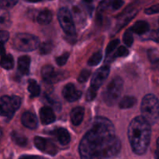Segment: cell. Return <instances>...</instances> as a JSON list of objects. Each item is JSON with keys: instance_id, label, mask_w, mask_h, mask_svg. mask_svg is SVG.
<instances>
[{"instance_id": "6da1fadb", "label": "cell", "mask_w": 159, "mask_h": 159, "mask_svg": "<svg viewBox=\"0 0 159 159\" xmlns=\"http://www.w3.org/2000/svg\"><path fill=\"white\" fill-rule=\"evenodd\" d=\"M120 149L113 123L102 116L94 120L79 144L81 159H108L118 155Z\"/></svg>"}, {"instance_id": "7a4b0ae2", "label": "cell", "mask_w": 159, "mask_h": 159, "mask_svg": "<svg viewBox=\"0 0 159 159\" xmlns=\"http://www.w3.org/2000/svg\"><path fill=\"white\" fill-rule=\"evenodd\" d=\"M127 135L133 152L137 155H144L150 144L151 124L143 116H137L130 123Z\"/></svg>"}, {"instance_id": "3957f363", "label": "cell", "mask_w": 159, "mask_h": 159, "mask_svg": "<svg viewBox=\"0 0 159 159\" xmlns=\"http://www.w3.org/2000/svg\"><path fill=\"white\" fill-rule=\"evenodd\" d=\"M142 116L150 124L159 120V100L153 94H148L143 99L141 106Z\"/></svg>"}, {"instance_id": "277c9868", "label": "cell", "mask_w": 159, "mask_h": 159, "mask_svg": "<svg viewBox=\"0 0 159 159\" xmlns=\"http://www.w3.org/2000/svg\"><path fill=\"white\" fill-rule=\"evenodd\" d=\"M122 79L120 77H114L111 82L107 85L102 93V98L108 106H113L120 99L123 90Z\"/></svg>"}, {"instance_id": "5b68a950", "label": "cell", "mask_w": 159, "mask_h": 159, "mask_svg": "<svg viewBox=\"0 0 159 159\" xmlns=\"http://www.w3.org/2000/svg\"><path fill=\"white\" fill-rule=\"evenodd\" d=\"M39 39L26 33L17 34L12 39V46L16 50L23 52L34 51L39 47Z\"/></svg>"}, {"instance_id": "8992f818", "label": "cell", "mask_w": 159, "mask_h": 159, "mask_svg": "<svg viewBox=\"0 0 159 159\" xmlns=\"http://www.w3.org/2000/svg\"><path fill=\"white\" fill-rule=\"evenodd\" d=\"M21 105V99L16 96H4L0 98V115L12 116Z\"/></svg>"}, {"instance_id": "52a82bcc", "label": "cell", "mask_w": 159, "mask_h": 159, "mask_svg": "<svg viewBox=\"0 0 159 159\" xmlns=\"http://www.w3.org/2000/svg\"><path fill=\"white\" fill-rule=\"evenodd\" d=\"M59 23L65 34L69 36L75 35V26L73 20L72 14L67 8H61L57 12Z\"/></svg>"}, {"instance_id": "ba28073f", "label": "cell", "mask_w": 159, "mask_h": 159, "mask_svg": "<svg viewBox=\"0 0 159 159\" xmlns=\"http://www.w3.org/2000/svg\"><path fill=\"white\" fill-rule=\"evenodd\" d=\"M34 144L38 150L47 155L54 156L58 152L57 147L55 144L52 142L51 140L41 137H35L34 138Z\"/></svg>"}, {"instance_id": "9c48e42d", "label": "cell", "mask_w": 159, "mask_h": 159, "mask_svg": "<svg viewBox=\"0 0 159 159\" xmlns=\"http://www.w3.org/2000/svg\"><path fill=\"white\" fill-rule=\"evenodd\" d=\"M109 74H110V67L108 65H105L99 68L94 73L92 78L91 87L96 89L100 88L101 85H102V84L109 76Z\"/></svg>"}, {"instance_id": "30bf717a", "label": "cell", "mask_w": 159, "mask_h": 159, "mask_svg": "<svg viewBox=\"0 0 159 159\" xmlns=\"http://www.w3.org/2000/svg\"><path fill=\"white\" fill-rule=\"evenodd\" d=\"M64 98L68 102H75L79 99L82 96V92L78 89L72 83H68L65 85L62 90Z\"/></svg>"}, {"instance_id": "8fae6325", "label": "cell", "mask_w": 159, "mask_h": 159, "mask_svg": "<svg viewBox=\"0 0 159 159\" xmlns=\"http://www.w3.org/2000/svg\"><path fill=\"white\" fill-rule=\"evenodd\" d=\"M21 122L24 127L31 129V130L37 128V124H38V121H37L36 115L34 113L30 111L25 112L22 115Z\"/></svg>"}, {"instance_id": "7c38bea8", "label": "cell", "mask_w": 159, "mask_h": 159, "mask_svg": "<svg viewBox=\"0 0 159 159\" xmlns=\"http://www.w3.org/2000/svg\"><path fill=\"white\" fill-rule=\"evenodd\" d=\"M40 117L42 124H44V125L52 124L56 119V116L54 111L49 107H43L40 109Z\"/></svg>"}, {"instance_id": "4fadbf2b", "label": "cell", "mask_w": 159, "mask_h": 159, "mask_svg": "<svg viewBox=\"0 0 159 159\" xmlns=\"http://www.w3.org/2000/svg\"><path fill=\"white\" fill-rule=\"evenodd\" d=\"M51 134L57 138V141L62 145H67V144H69L70 141H71L69 132L66 129L62 128V127H59V128L56 129L54 131L51 132Z\"/></svg>"}, {"instance_id": "5bb4252c", "label": "cell", "mask_w": 159, "mask_h": 159, "mask_svg": "<svg viewBox=\"0 0 159 159\" xmlns=\"http://www.w3.org/2000/svg\"><path fill=\"white\" fill-rule=\"evenodd\" d=\"M124 5V0H103L99 5V10H117Z\"/></svg>"}, {"instance_id": "9a60e30c", "label": "cell", "mask_w": 159, "mask_h": 159, "mask_svg": "<svg viewBox=\"0 0 159 159\" xmlns=\"http://www.w3.org/2000/svg\"><path fill=\"white\" fill-rule=\"evenodd\" d=\"M85 115V109L82 107H77L73 109L70 114L71 123L75 126H78L82 122Z\"/></svg>"}, {"instance_id": "2e32d148", "label": "cell", "mask_w": 159, "mask_h": 159, "mask_svg": "<svg viewBox=\"0 0 159 159\" xmlns=\"http://www.w3.org/2000/svg\"><path fill=\"white\" fill-rule=\"evenodd\" d=\"M41 72L43 79L45 82H48V83H52V82H55L56 79H57V74L51 65H45L42 68Z\"/></svg>"}, {"instance_id": "e0dca14e", "label": "cell", "mask_w": 159, "mask_h": 159, "mask_svg": "<svg viewBox=\"0 0 159 159\" xmlns=\"http://www.w3.org/2000/svg\"><path fill=\"white\" fill-rule=\"evenodd\" d=\"M149 29H150V26H149L148 23L143 20L136 22V23H134L130 28L132 32L135 33L138 35H144V34H147L148 32H149Z\"/></svg>"}, {"instance_id": "ac0fdd59", "label": "cell", "mask_w": 159, "mask_h": 159, "mask_svg": "<svg viewBox=\"0 0 159 159\" xmlns=\"http://www.w3.org/2000/svg\"><path fill=\"white\" fill-rule=\"evenodd\" d=\"M30 57L29 56L23 55L18 59V70L22 75H28L30 71Z\"/></svg>"}, {"instance_id": "d6986e66", "label": "cell", "mask_w": 159, "mask_h": 159, "mask_svg": "<svg viewBox=\"0 0 159 159\" xmlns=\"http://www.w3.org/2000/svg\"><path fill=\"white\" fill-rule=\"evenodd\" d=\"M11 25L10 15L6 9L0 7V30L9 27Z\"/></svg>"}, {"instance_id": "ffe728a7", "label": "cell", "mask_w": 159, "mask_h": 159, "mask_svg": "<svg viewBox=\"0 0 159 159\" xmlns=\"http://www.w3.org/2000/svg\"><path fill=\"white\" fill-rule=\"evenodd\" d=\"M0 65L2 68L6 70H10L14 66V59L11 54H4L1 56Z\"/></svg>"}, {"instance_id": "44dd1931", "label": "cell", "mask_w": 159, "mask_h": 159, "mask_svg": "<svg viewBox=\"0 0 159 159\" xmlns=\"http://www.w3.org/2000/svg\"><path fill=\"white\" fill-rule=\"evenodd\" d=\"M52 20V13L50 10L41 11L37 16V22L40 24H48Z\"/></svg>"}, {"instance_id": "7402d4cb", "label": "cell", "mask_w": 159, "mask_h": 159, "mask_svg": "<svg viewBox=\"0 0 159 159\" xmlns=\"http://www.w3.org/2000/svg\"><path fill=\"white\" fill-rule=\"evenodd\" d=\"M28 91H29L31 97H36L40 94V87L35 80L30 79L28 81Z\"/></svg>"}, {"instance_id": "603a6c76", "label": "cell", "mask_w": 159, "mask_h": 159, "mask_svg": "<svg viewBox=\"0 0 159 159\" xmlns=\"http://www.w3.org/2000/svg\"><path fill=\"white\" fill-rule=\"evenodd\" d=\"M148 57L154 67L159 68V51L155 48H151L148 51Z\"/></svg>"}, {"instance_id": "cb8c5ba5", "label": "cell", "mask_w": 159, "mask_h": 159, "mask_svg": "<svg viewBox=\"0 0 159 159\" xmlns=\"http://www.w3.org/2000/svg\"><path fill=\"white\" fill-rule=\"evenodd\" d=\"M137 99L134 96H124L120 102V107L121 109H128L136 104Z\"/></svg>"}, {"instance_id": "d4e9b609", "label": "cell", "mask_w": 159, "mask_h": 159, "mask_svg": "<svg viewBox=\"0 0 159 159\" xmlns=\"http://www.w3.org/2000/svg\"><path fill=\"white\" fill-rule=\"evenodd\" d=\"M11 138L13 142L20 147H25L27 144V139L25 136L18 134L17 132H12L11 134Z\"/></svg>"}, {"instance_id": "484cf974", "label": "cell", "mask_w": 159, "mask_h": 159, "mask_svg": "<svg viewBox=\"0 0 159 159\" xmlns=\"http://www.w3.org/2000/svg\"><path fill=\"white\" fill-rule=\"evenodd\" d=\"M71 10H72L73 16L77 21L80 22L85 20V13L81 6H78V5H74L71 8Z\"/></svg>"}, {"instance_id": "4316f807", "label": "cell", "mask_w": 159, "mask_h": 159, "mask_svg": "<svg viewBox=\"0 0 159 159\" xmlns=\"http://www.w3.org/2000/svg\"><path fill=\"white\" fill-rule=\"evenodd\" d=\"M102 58V53L101 51H97V52L94 53L93 55L91 56L88 61V65L89 66H96L100 63L101 60Z\"/></svg>"}, {"instance_id": "83f0119b", "label": "cell", "mask_w": 159, "mask_h": 159, "mask_svg": "<svg viewBox=\"0 0 159 159\" xmlns=\"http://www.w3.org/2000/svg\"><path fill=\"white\" fill-rule=\"evenodd\" d=\"M53 45L51 42H44L39 46V52L41 54H48L51 52Z\"/></svg>"}, {"instance_id": "f1b7e54d", "label": "cell", "mask_w": 159, "mask_h": 159, "mask_svg": "<svg viewBox=\"0 0 159 159\" xmlns=\"http://www.w3.org/2000/svg\"><path fill=\"white\" fill-rule=\"evenodd\" d=\"M124 41L125 43V44L127 46L130 47L132 44H133L134 42V37H133V34H132V31L131 30L129 29L127 30H126V32L124 33Z\"/></svg>"}, {"instance_id": "f546056e", "label": "cell", "mask_w": 159, "mask_h": 159, "mask_svg": "<svg viewBox=\"0 0 159 159\" xmlns=\"http://www.w3.org/2000/svg\"><path fill=\"white\" fill-rule=\"evenodd\" d=\"M145 36L146 37L144 38V40H152L159 43V29L148 32L147 34H145Z\"/></svg>"}, {"instance_id": "4dcf8cb0", "label": "cell", "mask_w": 159, "mask_h": 159, "mask_svg": "<svg viewBox=\"0 0 159 159\" xmlns=\"http://www.w3.org/2000/svg\"><path fill=\"white\" fill-rule=\"evenodd\" d=\"M119 43H120V40H118V39H116V40H112V41H110L107 47V50H106V54H107V56L110 55V54H111V53L113 52V51H114L116 48H117V46L119 45Z\"/></svg>"}, {"instance_id": "1f68e13d", "label": "cell", "mask_w": 159, "mask_h": 159, "mask_svg": "<svg viewBox=\"0 0 159 159\" xmlns=\"http://www.w3.org/2000/svg\"><path fill=\"white\" fill-rule=\"evenodd\" d=\"M19 0H0V7L3 9L12 8L18 2Z\"/></svg>"}, {"instance_id": "d6a6232c", "label": "cell", "mask_w": 159, "mask_h": 159, "mask_svg": "<svg viewBox=\"0 0 159 159\" xmlns=\"http://www.w3.org/2000/svg\"><path fill=\"white\" fill-rule=\"evenodd\" d=\"M90 75H91V71L89 70H87V69H84L82 70V71L80 72L79 74V77H78V81L79 82H85L88 80V79L89 78Z\"/></svg>"}, {"instance_id": "836d02e7", "label": "cell", "mask_w": 159, "mask_h": 159, "mask_svg": "<svg viewBox=\"0 0 159 159\" xmlns=\"http://www.w3.org/2000/svg\"><path fill=\"white\" fill-rule=\"evenodd\" d=\"M68 57H69V53H65V54H61V56L57 57L56 58V62H57V65H59V66H63L67 62Z\"/></svg>"}, {"instance_id": "e575fe53", "label": "cell", "mask_w": 159, "mask_h": 159, "mask_svg": "<svg viewBox=\"0 0 159 159\" xmlns=\"http://www.w3.org/2000/svg\"><path fill=\"white\" fill-rule=\"evenodd\" d=\"M129 54V51L127 48H126L125 47L120 46L117 49V51L115 53V57H127Z\"/></svg>"}, {"instance_id": "d590c367", "label": "cell", "mask_w": 159, "mask_h": 159, "mask_svg": "<svg viewBox=\"0 0 159 159\" xmlns=\"http://www.w3.org/2000/svg\"><path fill=\"white\" fill-rule=\"evenodd\" d=\"M96 93H97V89L90 86V88L89 89L88 92L86 93V96H85L86 97V100L89 101V102L93 101L96 96Z\"/></svg>"}, {"instance_id": "8d00e7d4", "label": "cell", "mask_w": 159, "mask_h": 159, "mask_svg": "<svg viewBox=\"0 0 159 159\" xmlns=\"http://www.w3.org/2000/svg\"><path fill=\"white\" fill-rule=\"evenodd\" d=\"M46 99H47V101H48V103L51 104V105L54 108L57 109V110H60V108H61L60 102H59L57 99H54V98H53V97H51V96H47Z\"/></svg>"}, {"instance_id": "74e56055", "label": "cell", "mask_w": 159, "mask_h": 159, "mask_svg": "<svg viewBox=\"0 0 159 159\" xmlns=\"http://www.w3.org/2000/svg\"><path fill=\"white\" fill-rule=\"evenodd\" d=\"M145 13L148 15H152V14H156L159 13V4L155 5V6H152L151 7L145 9Z\"/></svg>"}, {"instance_id": "f35d334b", "label": "cell", "mask_w": 159, "mask_h": 159, "mask_svg": "<svg viewBox=\"0 0 159 159\" xmlns=\"http://www.w3.org/2000/svg\"><path fill=\"white\" fill-rule=\"evenodd\" d=\"M9 34L6 30H0V43H5L9 40Z\"/></svg>"}, {"instance_id": "ab89813d", "label": "cell", "mask_w": 159, "mask_h": 159, "mask_svg": "<svg viewBox=\"0 0 159 159\" xmlns=\"http://www.w3.org/2000/svg\"><path fill=\"white\" fill-rule=\"evenodd\" d=\"M19 159H47L40 156H37V155H23Z\"/></svg>"}, {"instance_id": "60d3db41", "label": "cell", "mask_w": 159, "mask_h": 159, "mask_svg": "<svg viewBox=\"0 0 159 159\" xmlns=\"http://www.w3.org/2000/svg\"><path fill=\"white\" fill-rule=\"evenodd\" d=\"M6 54V50L4 48V43H0V55L2 56Z\"/></svg>"}, {"instance_id": "b9f144b4", "label": "cell", "mask_w": 159, "mask_h": 159, "mask_svg": "<svg viewBox=\"0 0 159 159\" xmlns=\"http://www.w3.org/2000/svg\"><path fill=\"white\" fill-rule=\"evenodd\" d=\"M155 159H159V150H157L155 152Z\"/></svg>"}, {"instance_id": "7bdbcfd3", "label": "cell", "mask_w": 159, "mask_h": 159, "mask_svg": "<svg viewBox=\"0 0 159 159\" xmlns=\"http://www.w3.org/2000/svg\"><path fill=\"white\" fill-rule=\"evenodd\" d=\"M27 2H40L41 0H26Z\"/></svg>"}, {"instance_id": "ee69618b", "label": "cell", "mask_w": 159, "mask_h": 159, "mask_svg": "<svg viewBox=\"0 0 159 159\" xmlns=\"http://www.w3.org/2000/svg\"><path fill=\"white\" fill-rule=\"evenodd\" d=\"M84 2H85L86 3H91L93 2V0H83Z\"/></svg>"}, {"instance_id": "f6af8a7d", "label": "cell", "mask_w": 159, "mask_h": 159, "mask_svg": "<svg viewBox=\"0 0 159 159\" xmlns=\"http://www.w3.org/2000/svg\"><path fill=\"white\" fill-rule=\"evenodd\" d=\"M157 147L159 148V137L158 139H157Z\"/></svg>"}, {"instance_id": "bcb514c9", "label": "cell", "mask_w": 159, "mask_h": 159, "mask_svg": "<svg viewBox=\"0 0 159 159\" xmlns=\"http://www.w3.org/2000/svg\"><path fill=\"white\" fill-rule=\"evenodd\" d=\"M2 137V130H1V128H0V138H1Z\"/></svg>"}, {"instance_id": "7dc6e473", "label": "cell", "mask_w": 159, "mask_h": 159, "mask_svg": "<svg viewBox=\"0 0 159 159\" xmlns=\"http://www.w3.org/2000/svg\"><path fill=\"white\" fill-rule=\"evenodd\" d=\"M158 24H159V19H158Z\"/></svg>"}]
</instances>
